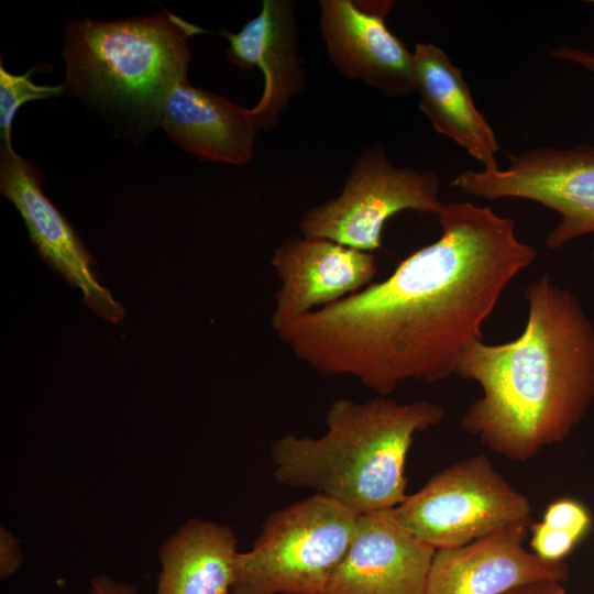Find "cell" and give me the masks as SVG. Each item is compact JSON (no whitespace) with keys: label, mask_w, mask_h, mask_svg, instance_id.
Segmentation results:
<instances>
[{"label":"cell","mask_w":594,"mask_h":594,"mask_svg":"<svg viewBox=\"0 0 594 594\" xmlns=\"http://www.w3.org/2000/svg\"><path fill=\"white\" fill-rule=\"evenodd\" d=\"M541 521L547 526L568 531L581 540L591 528L592 516L581 502L561 498L547 507Z\"/></svg>","instance_id":"obj_19"},{"label":"cell","mask_w":594,"mask_h":594,"mask_svg":"<svg viewBox=\"0 0 594 594\" xmlns=\"http://www.w3.org/2000/svg\"><path fill=\"white\" fill-rule=\"evenodd\" d=\"M89 594H138L134 585L117 582L107 575L94 578Z\"/></svg>","instance_id":"obj_23"},{"label":"cell","mask_w":594,"mask_h":594,"mask_svg":"<svg viewBox=\"0 0 594 594\" xmlns=\"http://www.w3.org/2000/svg\"><path fill=\"white\" fill-rule=\"evenodd\" d=\"M528 320L513 341H471L454 374L482 395L461 427L491 451L525 462L563 441L594 402V324L579 297L543 274L525 289Z\"/></svg>","instance_id":"obj_2"},{"label":"cell","mask_w":594,"mask_h":594,"mask_svg":"<svg viewBox=\"0 0 594 594\" xmlns=\"http://www.w3.org/2000/svg\"><path fill=\"white\" fill-rule=\"evenodd\" d=\"M32 72L25 75H12L2 64L0 67V133L1 141L11 142V125L19 107L34 99L51 98L61 95L59 86H38L31 80Z\"/></svg>","instance_id":"obj_18"},{"label":"cell","mask_w":594,"mask_h":594,"mask_svg":"<svg viewBox=\"0 0 594 594\" xmlns=\"http://www.w3.org/2000/svg\"><path fill=\"white\" fill-rule=\"evenodd\" d=\"M530 525L510 524L464 546L436 550L426 594H502L538 581L565 582L563 561L543 560L524 547Z\"/></svg>","instance_id":"obj_13"},{"label":"cell","mask_w":594,"mask_h":594,"mask_svg":"<svg viewBox=\"0 0 594 594\" xmlns=\"http://www.w3.org/2000/svg\"><path fill=\"white\" fill-rule=\"evenodd\" d=\"M202 31L168 12L75 21L64 34L63 91L134 108L157 122L166 96L187 77L188 41Z\"/></svg>","instance_id":"obj_4"},{"label":"cell","mask_w":594,"mask_h":594,"mask_svg":"<svg viewBox=\"0 0 594 594\" xmlns=\"http://www.w3.org/2000/svg\"><path fill=\"white\" fill-rule=\"evenodd\" d=\"M394 1L321 0L319 28L328 56L351 80L397 97L414 91L413 53L385 19Z\"/></svg>","instance_id":"obj_10"},{"label":"cell","mask_w":594,"mask_h":594,"mask_svg":"<svg viewBox=\"0 0 594 594\" xmlns=\"http://www.w3.org/2000/svg\"><path fill=\"white\" fill-rule=\"evenodd\" d=\"M509 166L496 172L464 170L451 186L487 200L519 198L556 210L560 222L544 245L559 249L575 238L594 233V146L568 150L539 146L508 154Z\"/></svg>","instance_id":"obj_8"},{"label":"cell","mask_w":594,"mask_h":594,"mask_svg":"<svg viewBox=\"0 0 594 594\" xmlns=\"http://www.w3.org/2000/svg\"><path fill=\"white\" fill-rule=\"evenodd\" d=\"M440 179L436 172L396 167L384 147H364L337 197L307 209L299 221L304 237L330 240L372 253L382 246L385 222L403 210L438 215Z\"/></svg>","instance_id":"obj_7"},{"label":"cell","mask_w":594,"mask_h":594,"mask_svg":"<svg viewBox=\"0 0 594 594\" xmlns=\"http://www.w3.org/2000/svg\"><path fill=\"white\" fill-rule=\"evenodd\" d=\"M529 529L532 552L547 561H562L580 541L576 536L542 521L531 524Z\"/></svg>","instance_id":"obj_20"},{"label":"cell","mask_w":594,"mask_h":594,"mask_svg":"<svg viewBox=\"0 0 594 594\" xmlns=\"http://www.w3.org/2000/svg\"><path fill=\"white\" fill-rule=\"evenodd\" d=\"M550 55L554 58L573 62L594 75V51L562 45L551 50Z\"/></svg>","instance_id":"obj_22"},{"label":"cell","mask_w":594,"mask_h":594,"mask_svg":"<svg viewBox=\"0 0 594 594\" xmlns=\"http://www.w3.org/2000/svg\"><path fill=\"white\" fill-rule=\"evenodd\" d=\"M295 8L292 0H264L260 13L240 32H220L229 42L231 63L240 69L257 67L263 73L264 91L252 108L258 130L273 129L304 87Z\"/></svg>","instance_id":"obj_14"},{"label":"cell","mask_w":594,"mask_h":594,"mask_svg":"<svg viewBox=\"0 0 594 594\" xmlns=\"http://www.w3.org/2000/svg\"><path fill=\"white\" fill-rule=\"evenodd\" d=\"M413 63V84L420 99L419 109L433 129L463 147L484 165V170H498L495 155L499 144L493 129L476 109L462 70L432 43H417Z\"/></svg>","instance_id":"obj_16"},{"label":"cell","mask_w":594,"mask_h":594,"mask_svg":"<svg viewBox=\"0 0 594 594\" xmlns=\"http://www.w3.org/2000/svg\"><path fill=\"white\" fill-rule=\"evenodd\" d=\"M441 235L386 279L307 312L275 333L324 376L348 375L380 396L407 381L454 374L468 343L537 250L515 222L472 202L443 205Z\"/></svg>","instance_id":"obj_1"},{"label":"cell","mask_w":594,"mask_h":594,"mask_svg":"<svg viewBox=\"0 0 594 594\" xmlns=\"http://www.w3.org/2000/svg\"><path fill=\"white\" fill-rule=\"evenodd\" d=\"M443 416L442 406L428 399H337L322 436L286 435L273 442L274 479L314 490L358 515L392 509L408 495L405 468L415 435Z\"/></svg>","instance_id":"obj_3"},{"label":"cell","mask_w":594,"mask_h":594,"mask_svg":"<svg viewBox=\"0 0 594 594\" xmlns=\"http://www.w3.org/2000/svg\"><path fill=\"white\" fill-rule=\"evenodd\" d=\"M157 123L168 138L200 160L245 165L258 130L252 109L194 87L186 78L166 96Z\"/></svg>","instance_id":"obj_15"},{"label":"cell","mask_w":594,"mask_h":594,"mask_svg":"<svg viewBox=\"0 0 594 594\" xmlns=\"http://www.w3.org/2000/svg\"><path fill=\"white\" fill-rule=\"evenodd\" d=\"M40 168L19 156L11 142L1 145L0 191L20 211L41 258L78 288L84 304L98 317L120 322L124 307L102 286L95 273V258L78 234L43 191Z\"/></svg>","instance_id":"obj_9"},{"label":"cell","mask_w":594,"mask_h":594,"mask_svg":"<svg viewBox=\"0 0 594 594\" xmlns=\"http://www.w3.org/2000/svg\"><path fill=\"white\" fill-rule=\"evenodd\" d=\"M22 553L16 538L4 527L0 529V578L6 579L20 568Z\"/></svg>","instance_id":"obj_21"},{"label":"cell","mask_w":594,"mask_h":594,"mask_svg":"<svg viewBox=\"0 0 594 594\" xmlns=\"http://www.w3.org/2000/svg\"><path fill=\"white\" fill-rule=\"evenodd\" d=\"M392 513L436 550L457 548L515 522H531V504L483 454L431 476Z\"/></svg>","instance_id":"obj_6"},{"label":"cell","mask_w":594,"mask_h":594,"mask_svg":"<svg viewBox=\"0 0 594 594\" xmlns=\"http://www.w3.org/2000/svg\"><path fill=\"white\" fill-rule=\"evenodd\" d=\"M592 257H593V260H594V245H593V252H592Z\"/></svg>","instance_id":"obj_25"},{"label":"cell","mask_w":594,"mask_h":594,"mask_svg":"<svg viewBox=\"0 0 594 594\" xmlns=\"http://www.w3.org/2000/svg\"><path fill=\"white\" fill-rule=\"evenodd\" d=\"M237 546L230 526L189 519L160 548L155 594H231Z\"/></svg>","instance_id":"obj_17"},{"label":"cell","mask_w":594,"mask_h":594,"mask_svg":"<svg viewBox=\"0 0 594 594\" xmlns=\"http://www.w3.org/2000/svg\"><path fill=\"white\" fill-rule=\"evenodd\" d=\"M435 553L397 521L392 509L359 515L326 594H426Z\"/></svg>","instance_id":"obj_12"},{"label":"cell","mask_w":594,"mask_h":594,"mask_svg":"<svg viewBox=\"0 0 594 594\" xmlns=\"http://www.w3.org/2000/svg\"><path fill=\"white\" fill-rule=\"evenodd\" d=\"M279 287L270 326L274 332L312 310L372 284L378 272L373 253L330 240L292 235L271 258Z\"/></svg>","instance_id":"obj_11"},{"label":"cell","mask_w":594,"mask_h":594,"mask_svg":"<svg viewBox=\"0 0 594 594\" xmlns=\"http://www.w3.org/2000/svg\"><path fill=\"white\" fill-rule=\"evenodd\" d=\"M359 515L315 493L273 512L234 561L231 594H326Z\"/></svg>","instance_id":"obj_5"},{"label":"cell","mask_w":594,"mask_h":594,"mask_svg":"<svg viewBox=\"0 0 594 594\" xmlns=\"http://www.w3.org/2000/svg\"><path fill=\"white\" fill-rule=\"evenodd\" d=\"M502 594H569L562 583L556 581H538L513 587Z\"/></svg>","instance_id":"obj_24"}]
</instances>
